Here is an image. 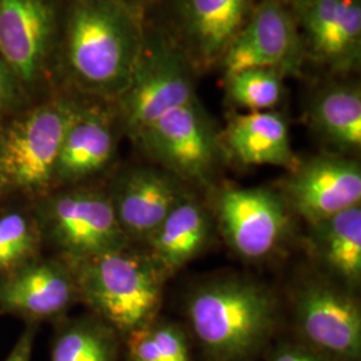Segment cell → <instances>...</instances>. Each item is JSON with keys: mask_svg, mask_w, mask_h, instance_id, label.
<instances>
[{"mask_svg": "<svg viewBox=\"0 0 361 361\" xmlns=\"http://www.w3.org/2000/svg\"><path fill=\"white\" fill-rule=\"evenodd\" d=\"M143 19L113 0H67L55 85L113 104L128 89L142 51Z\"/></svg>", "mask_w": 361, "mask_h": 361, "instance_id": "cell-1", "label": "cell"}, {"mask_svg": "<svg viewBox=\"0 0 361 361\" xmlns=\"http://www.w3.org/2000/svg\"><path fill=\"white\" fill-rule=\"evenodd\" d=\"M188 319L212 361H252L271 341L277 302L255 280L226 276L200 285L188 298Z\"/></svg>", "mask_w": 361, "mask_h": 361, "instance_id": "cell-2", "label": "cell"}, {"mask_svg": "<svg viewBox=\"0 0 361 361\" xmlns=\"http://www.w3.org/2000/svg\"><path fill=\"white\" fill-rule=\"evenodd\" d=\"M83 98L63 89L3 116L0 194L34 202L54 190V173L66 131Z\"/></svg>", "mask_w": 361, "mask_h": 361, "instance_id": "cell-3", "label": "cell"}, {"mask_svg": "<svg viewBox=\"0 0 361 361\" xmlns=\"http://www.w3.org/2000/svg\"><path fill=\"white\" fill-rule=\"evenodd\" d=\"M71 264L79 301L119 335L157 320L168 277L147 253L126 247Z\"/></svg>", "mask_w": 361, "mask_h": 361, "instance_id": "cell-4", "label": "cell"}, {"mask_svg": "<svg viewBox=\"0 0 361 361\" xmlns=\"http://www.w3.org/2000/svg\"><path fill=\"white\" fill-rule=\"evenodd\" d=\"M43 245L71 262L130 247L106 189L59 188L31 202Z\"/></svg>", "mask_w": 361, "mask_h": 361, "instance_id": "cell-5", "label": "cell"}, {"mask_svg": "<svg viewBox=\"0 0 361 361\" xmlns=\"http://www.w3.org/2000/svg\"><path fill=\"white\" fill-rule=\"evenodd\" d=\"M193 74L177 42L145 30L142 51L129 86L113 102L119 129L135 141L161 116L197 99Z\"/></svg>", "mask_w": 361, "mask_h": 361, "instance_id": "cell-6", "label": "cell"}, {"mask_svg": "<svg viewBox=\"0 0 361 361\" xmlns=\"http://www.w3.org/2000/svg\"><path fill=\"white\" fill-rule=\"evenodd\" d=\"M67 0H0V56L31 102L56 90L55 58Z\"/></svg>", "mask_w": 361, "mask_h": 361, "instance_id": "cell-7", "label": "cell"}, {"mask_svg": "<svg viewBox=\"0 0 361 361\" xmlns=\"http://www.w3.org/2000/svg\"><path fill=\"white\" fill-rule=\"evenodd\" d=\"M134 142L158 168L194 185L212 180L225 153L221 134L198 98L161 116Z\"/></svg>", "mask_w": 361, "mask_h": 361, "instance_id": "cell-8", "label": "cell"}, {"mask_svg": "<svg viewBox=\"0 0 361 361\" xmlns=\"http://www.w3.org/2000/svg\"><path fill=\"white\" fill-rule=\"evenodd\" d=\"M295 319L310 350L325 360H360L361 308L353 290L334 280H310L297 289Z\"/></svg>", "mask_w": 361, "mask_h": 361, "instance_id": "cell-9", "label": "cell"}, {"mask_svg": "<svg viewBox=\"0 0 361 361\" xmlns=\"http://www.w3.org/2000/svg\"><path fill=\"white\" fill-rule=\"evenodd\" d=\"M214 209L226 244L247 261L271 257L290 234L292 212L268 188H224Z\"/></svg>", "mask_w": 361, "mask_h": 361, "instance_id": "cell-10", "label": "cell"}, {"mask_svg": "<svg viewBox=\"0 0 361 361\" xmlns=\"http://www.w3.org/2000/svg\"><path fill=\"white\" fill-rule=\"evenodd\" d=\"M305 59L296 16L285 0H262L224 54V75L264 67L297 74Z\"/></svg>", "mask_w": 361, "mask_h": 361, "instance_id": "cell-11", "label": "cell"}, {"mask_svg": "<svg viewBox=\"0 0 361 361\" xmlns=\"http://www.w3.org/2000/svg\"><path fill=\"white\" fill-rule=\"evenodd\" d=\"M280 194L290 212L317 224L360 205V165L348 155H313L289 170Z\"/></svg>", "mask_w": 361, "mask_h": 361, "instance_id": "cell-12", "label": "cell"}, {"mask_svg": "<svg viewBox=\"0 0 361 361\" xmlns=\"http://www.w3.org/2000/svg\"><path fill=\"white\" fill-rule=\"evenodd\" d=\"M77 301L74 267L61 256H39L0 274V313L18 316L28 324L56 319Z\"/></svg>", "mask_w": 361, "mask_h": 361, "instance_id": "cell-13", "label": "cell"}, {"mask_svg": "<svg viewBox=\"0 0 361 361\" xmlns=\"http://www.w3.org/2000/svg\"><path fill=\"white\" fill-rule=\"evenodd\" d=\"M293 13L305 58L334 73L360 63L361 0H308L293 4Z\"/></svg>", "mask_w": 361, "mask_h": 361, "instance_id": "cell-14", "label": "cell"}, {"mask_svg": "<svg viewBox=\"0 0 361 361\" xmlns=\"http://www.w3.org/2000/svg\"><path fill=\"white\" fill-rule=\"evenodd\" d=\"M113 104L83 98L66 131L54 173V190L87 183L113 164L118 131Z\"/></svg>", "mask_w": 361, "mask_h": 361, "instance_id": "cell-15", "label": "cell"}, {"mask_svg": "<svg viewBox=\"0 0 361 361\" xmlns=\"http://www.w3.org/2000/svg\"><path fill=\"white\" fill-rule=\"evenodd\" d=\"M180 183L158 166H134L116 176L106 190L130 244L146 243L186 195Z\"/></svg>", "mask_w": 361, "mask_h": 361, "instance_id": "cell-16", "label": "cell"}, {"mask_svg": "<svg viewBox=\"0 0 361 361\" xmlns=\"http://www.w3.org/2000/svg\"><path fill=\"white\" fill-rule=\"evenodd\" d=\"M253 10L252 0H177V42L195 70L219 65Z\"/></svg>", "mask_w": 361, "mask_h": 361, "instance_id": "cell-17", "label": "cell"}, {"mask_svg": "<svg viewBox=\"0 0 361 361\" xmlns=\"http://www.w3.org/2000/svg\"><path fill=\"white\" fill-rule=\"evenodd\" d=\"M224 152L245 166H277L292 170L293 153L289 128L279 111H255L233 116L221 134Z\"/></svg>", "mask_w": 361, "mask_h": 361, "instance_id": "cell-18", "label": "cell"}, {"mask_svg": "<svg viewBox=\"0 0 361 361\" xmlns=\"http://www.w3.org/2000/svg\"><path fill=\"white\" fill-rule=\"evenodd\" d=\"M212 235V219L198 201L185 195L145 243L147 255L170 277L197 257Z\"/></svg>", "mask_w": 361, "mask_h": 361, "instance_id": "cell-19", "label": "cell"}, {"mask_svg": "<svg viewBox=\"0 0 361 361\" xmlns=\"http://www.w3.org/2000/svg\"><path fill=\"white\" fill-rule=\"evenodd\" d=\"M310 226V247L332 280L356 290L361 283V207Z\"/></svg>", "mask_w": 361, "mask_h": 361, "instance_id": "cell-20", "label": "cell"}, {"mask_svg": "<svg viewBox=\"0 0 361 361\" xmlns=\"http://www.w3.org/2000/svg\"><path fill=\"white\" fill-rule=\"evenodd\" d=\"M312 130L337 154L361 147V91L352 83H331L314 92L308 106Z\"/></svg>", "mask_w": 361, "mask_h": 361, "instance_id": "cell-21", "label": "cell"}, {"mask_svg": "<svg viewBox=\"0 0 361 361\" xmlns=\"http://www.w3.org/2000/svg\"><path fill=\"white\" fill-rule=\"evenodd\" d=\"M119 336L95 314L79 317L58 332L50 361H119Z\"/></svg>", "mask_w": 361, "mask_h": 361, "instance_id": "cell-22", "label": "cell"}, {"mask_svg": "<svg viewBox=\"0 0 361 361\" xmlns=\"http://www.w3.org/2000/svg\"><path fill=\"white\" fill-rule=\"evenodd\" d=\"M43 238L31 207L0 209V274L42 256Z\"/></svg>", "mask_w": 361, "mask_h": 361, "instance_id": "cell-23", "label": "cell"}, {"mask_svg": "<svg viewBox=\"0 0 361 361\" xmlns=\"http://www.w3.org/2000/svg\"><path fill=\"white\" fill-rule=\"evenodd\" d=\"M285 75L274 68L253 67L224 75L226 97L246 113L269 111L284 98Z\"/></svg>", "mask_w": 361, "mask_h": 361, "instance_id": "cell-24", "label": "cell"}, {"mask_svg": "<svg viewBox=\"0 0 361 361\" xmlns=\"http://www.w3.org/2000/svg\"><path fill=\"white\" fill-rule=\"evenodd\" d=\"M157 361H190V350L180 326L157 320L143 326Z\"/></svg>", "mask_w": 361, "mask_h": 361, "instance_id": "cell-25", "label": "cell"}, {"mask_svg": "<svg viewBox=\"0 0 361 361\" xmlns=\"http://www.w3.org/2000/svg\"><path fill=\"white\" fill-rule=\"evenodd\" d=\"M32 104L10 66L0 56V114L7 116Z\"/></svg>", "mask_w": 361, "mask_h": 361, "instance_id": "cell-26", "label": "cell"}, {"mask_svg": "<svg viewBox=\"0 0 361 361\" xmlns=\"http://www.w3.org/2000/svg\"><path fill=\"white\" fill-rule=\"evenodd\" d=\"M37 324H28L4 361H32Z\"/></svg>", "mask_w": 361, "mask_h": 361, "instance_id": "cell-27", "label": "cell"}, {"mask_svg": "<svg viewBox=\"0 0 361 361\" xmlns=\"http://www.w3.org/2000/svg\"><path fill=\"white\" fill-rule=\"evenodd\" d=\"M271 361H326L310 348L286 347L279 349Z\"/></svg>", "mask_w": 361, "mask_h": 361, "instance_id": "cell-28", "label": "cell"}, {"mask_svg": "<svg viewBox=\"0 0 361 361\" xmlns=\"http://www.w3.org/2000/svg\"><path fill=\"white\" fill-rule=\"evenodd\" d=\"M113 1L123 6L125 8H128L131 13H135L137 16L143 19L145 13L147 11V8L153 0H113Z\"/></svg>", "mask_w": 361, "mask_h": 361, "instance_id": "cell-29", "label": "cell"}, {"mask_svg": "<svg viewBox=\"0 0 361 361\" xmlns=\"http://www.w3.org/2000/svg\"><path fill=\"white\" fill-rule=\"evenodd\" d=\"M286 3H290V4H296V3H301V1H308V0H285Z\"/></svg>", "mask_w": 361, "mask_h": 361, "instance_id": "cell-30", "label": "cell"}, {"mask_svg": "<svg viewBox=\"0 0 361 361\" xmlns=\"http://www.w3.org/2000/svg\"><path fill=\"white\" fill-rule=\"evenodd\" d=\"M3 114H0V125H1V121H3ZM0 200H1V194H0Z\"/></svg>", "mask_w": 361, "mask_h": 361, "instance_id": "cell-31", "label": "cell"}]
</instances>
